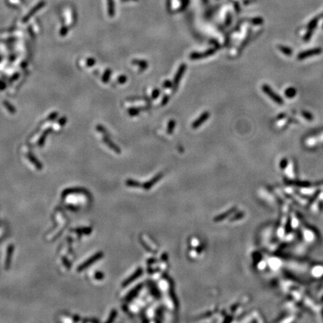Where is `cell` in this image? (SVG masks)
<instances>
[{
  "mask_svg": "<svg viewBox=\"0 0 323 323\" xmlns=\"http://www.w3.org/2000/svg\"><path fill=\"white\" fill-rule=\"evenodd\" d=\"M262 90L265 94L268 95L269 97H270L274 103H276L278 105H283V100L278 94H277L276 93H274L273 91V90L271 88V87H269L267 85H263L262 86Z\"/></svg>",
  "mask_w": 323,
  "mask_h": 323,
  "instance_id": "obj_1",
  "label": "cell"
},
{
  "mask_svg": "<svg viewBox=\"0 0 323 323\" xmlns=\"http://www.w3.org/2000/svg\"><path fill=\"white\" fill-rule=\"evenodd\" d=\"M322 52V50L321 48L320 47L314 48V49H308V50L304 51V52L299 53V54L298 55L297 58H298L299 60H303L304 59V58L312 57V56H318V55L321 54Z\"/></svg>",
  "mask_w": 323,
  "mask_h": 323,
  "instance_id": "obj_2",
  "label": "cell"
},
{
  "mask_svg": "<svg viewBox=\"0 0 323 323\" xmlns=\"http://www.w3.org/2000/svg\"><path fill=\"white\" fill-rule=\"evenodd\" d=\"M185 69H186V65H184V64H183V65H182L180 67V68H179L178 71H177L176 76H175L174 79V84H173L174 89V91H176V89L177 88V86H178L179 82H180V79H181L182 76L183 75Z\"/></svg>",
  "mask_w": 323,
  "mask_h": 323,
  "instance_id": "obj_3",
  "label": "cell"
},
{
  "mask_svg": "<svg viewBox=\"0 0 323 323\" xmlns=\"http://www.w3.org/2000/svg\"><path fill=\"white\" fill-rule=\"evenodd\" d=\"M210 114L209 113V112H204V113H203L202 115L200 116L199 118L197 119V121H195L194 123H193V124H192V127L194 128V129H195V128L199 127V126H201L203 123L205 122V121H206V119L210 117Z\"/></svg>",
  "mask_w": 323,
  "mask_h": 323,
  "instance_id": "obj_4",
  "label": "cell"
},
{
  "mask_svg": "<svg viewBox=\"0 0 323 323\" xmlns=\"http://www.w3.org/2000/svg\"><path fill=\"white\" fill-rule=\"evenodd\" d=\"M215 51H216V49H209V50H207L206 52L203 53H193V54H192L190 56V58H192V59L204 58V57H207V56L213 55V53H215Z\"/></svg>",
  "mask_w": 323,
  "mask_h": 323,
  "instance_id": "obj_5",
  "label": "cell"
},
{
  "mask_svg": "<svg viewBox=\"0 0 323 323\" xmlns=\"http://www.w3.org/2000/svg\"><path fill=\"white\" fill-rule=\"evenodd\" d=\"M13 251H14V245H10L8 246V248L7 256H6V263H5V265H6L5 267H6V270H8V269H9V267H10L11 257H12L13 255Z\"/></svg>",
  "mask_w": 323,
  "mask_h": 323,
  "instance_id": "obj_6",
  "label": "cell"
},
{
  "mask_svg": "<svg viewBox=\"0 0 323 323\" xmlns=\"http://www.w3.org/2000/svg\"><path fill=\"white\" fill-rule=\"evenodd\" d=\"M100 255H101V254H97L94 255V256H93V257H91V258L88 259V260L87 261H86V262H85L84 263L82 264V265H81L80 266H79V267L78 268V269H77V271H79V272H81V271H82L84 269H85V268H86V267H88V265H91V264L93 262H94L95 260H97V259L100 257Z\"/></svg>",
  "mask_w": 323,
  "mask_h": 323,
  "instance_id": "obj_7",
  "label": "cell"
},
{
  "mask_svg": "<svg viewBox=\"0 0 323 323\" xmlns=\"http://www.w3.org/2000/svg\"><path fill=\"white\" fill-rule=\"evenodd\" d=\"M278 49H279L280 51H281V53H283V54L285 55V56H291L292 54V49H290V47H286V46L278 45Z\"/></svg>",
  "mask_w": 323,
  "mask_h": 323,
  "instance_id": "obj_8",
  "label": "cell"
},
{
  "mask_svg": "<svg viewBox=\"0 0 323 323\" xmlns=\"http://www.w3.org/2000/svg\"><path fill=\"white\" fill-rule=\"evenodd\" d=\"M296 94V90L294 88H289L285 91V96L288 98H292Z\"/></svg>",
  "mask_w": 323,
  "mask_h": 323,
  "instance_id": "obj_9",
  "label": "cell"
},
{
  "mask_svg": "<svg viewBox=\"0 0 323 323\" xmlns=\"http://www.w3.org/2000/svg\"><path fill=\"white\" fill-rule=\"evenodd\" d=\"M133 63L135 65H137L142 69H146L147 67V63L145 61H138V60H134Z\"/></svg>",
  "mask_w": 323,
  "mask_h": 323,
  "instance_id": "obj_10",
  "label": "cell"
},
{
  "mask_svg": "<svg viewBox=\"0 0 323 323\" xmlns=\"http://www.w3.org/2000/svg\"><path fill=\"white\" fill-rule=\"evenodd\" d=\"M105 142H106L107 144H108V146H109V147H110L111 148L113 149V150H115V151H116V152H117V153H120V152H121V150H119L118 147H117L115 144H114L112 143V142H111L110 140L108 139V138H106V139H105Z\"/></svg>",
  "mask_w": 323,
  "mask_h": 323,
  "instance_id": "obj_11",
  "label": "cell"
},
{
  "mask_svg": "<svg viewBox=\"0 0 323 323\" xmlns=\"http://www.w3.org/2000/svg\"><path fill=\"white\" fill-rule=\"evenodd\" d=\"M175 124H176V123H175L174 121H171L169 122V124H168V133H169V134H171L172 133V132H173L174 129L175 127Z\"/></svg>",
  "mask_w": 323,
  "mask_h": 323,
  "instance_id": "obj_12",
  "label": "cell"
},
{
  "mask_svg": "<svg viewBox=\"0 0 323 323\" xmlns=\"http://www.w3.org/2000/svg\"><path fill=\"white\" fill-rule=\"evenodd\" d=\"M301 115L304 118H306L307 120H308V121H313V117L312 115H311L310 112H306V111H303V112H301Z\"/></svg>",
  "mask_w": 323,
  "mask_h": 323,
  "instance_id": "obj_13",
  "label": "cell"
},
{
  "mask_svg": "<svg viewBox=\"0 0 323 323\" xmlns=\"http://www.w3.org/2000/svg\"><path fill=\"white\" fill-rule=\"evenodd\" d=\"M139 112H140L139 108H131V109H129V115L134 116V115H138V114L139 113Z\"/></svg>",
  "mask_w": 323,
  "mask_h": 323,
  "instance_id": "obj_14",
  "label": "cell"
},
{
  "mask_svg": "<svg viewBox=\"0 0 323 323\" xmlns=\"http://www.w3.org/2000/svg\"><path fill=\"white\" fill-rule=\"evenodd\" d=\"M126 77L125 76H120L118 78V82H120V83H121V84H123V83H124V82H126Z\"/></svg>",
  "mask_w": 323,
  "mask_h": 323,
  "instance_id": "obj_15",
  "label": "cell"
},
{
  "mask_svg": "<svg viewBox=\"0 0 323 323\" xmlns=\"http://www.w3.org/2000/svg\"><path fill=\"white\" fill-rule=\"evenodd\" d=\"M159 91L158 89H156L154 90V91H153V94H152V97L154 98V99H155V98H157L158 96H159Z\"/></svg>",
  "mask_w": 323,
  "mask_h": 323,
  "instance_id": "obj_16",
  "label": "cell"
},
{
  "mask_svg": "<svg viewBox=\"0 0 323 323\" xmlns=\"http://www.w3.org/2000/svg\"><path fill=\"white\" fill-rule=\"evenodd\" d=\"M168 100H169V97L168 96H165L163 97V102H162V106H165L166 104V103H168Z\"/></svg>",
  "mask_w": 323,
  "mask_h": 323,
  "instance_id": "obj_17",
  "label": "cell"
},
{
  "mask_svg": "<svg viewBox=\"0 0 323 323\" xmlns=\"http://www.w3.org/2000/svg\"><path fill=\"white\" fill-rule=\"evenodd\" d=\"M171 85H172V84H171V82H170V81H165V82H164L163 87H164V88H170Z\"/></svg>",
  "mask_w": 323,
  "mask_h": 323,
  "instance_id": "obj_18",
  "label": "cell"
},
{
  "mask_svg": "<svg viewBox=\"0 0 323 323\" xmlns=\"http://www.w3.org/2000/svg\"><path fill=\"white\" fill-rule=\"evenodd\" d=\"M110 74H111L110 70H108V71L106 72L105 76H104V78H105V79H106V81H108V79H109V76H110Z\"/></svg>",
  "mask_w": 323,
  "mask_h": 323,
  "instance_id": "obj_19",
  "label": "cell"
}]
</instances>
